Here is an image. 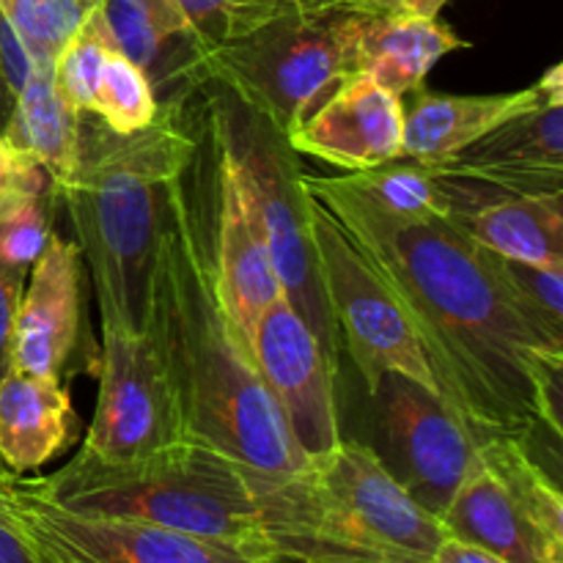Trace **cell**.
Instances as JSON below:
<instances>
[{"label": "cell", "mask_w": 563, "mask_h": 563, "mask_svg": "<svg viewBox=\"0 0 563 563\" xmlns=\"http://www.w3.org/2000/svg\"><path fill=\"white\" fill-rule=\"evenodd\" d=\"M308 198L344 229L399 302L443 405L476 443L561 440L563 346L544 339L484 264L476 242L443 218H394L344 176L300 174Z\"/></svg>", "instance_id": "obj_1"}, {"label": "cell", "mask_w": 563, "mask_h": 563, "mask_svg": "<svg viewBox=\"0 0 563 563\" xmlns=\"http://www.w3.org/2000/svg\"><path fill=\"white\" fill-rule=\"evenodd\" d=\"M209 132L168 190L146 333L179 410L181 434L262 476H297L302 456L256 368L251 344L225 306L212 256Z\"/></svg>", "instance_id": "obj_2"}, {"label": "cell", "mask_w": 563, "mask_h": 563, "mask_svg": "<svg viewBox=\"0 0 563 563\" xmlns=\"http://www.w3.org/2000/svg\"><path fill=\"white\" fill-rule=\"evenodd\" d=\"M196 143L179 102L159 108L135 135L82 126L80 119L77 168L55 196L69 212L102 324L146 333L170 181Z\"/></svg>", "instance_id": "obj_3"}, {"label": "cell", "mask_w": 563, "mask_h": 563, "mask_svg": "<svg viewBox=\"0 0 563 563\" xmlns=\"http://www.w3.org/2000/svg\"><path fill=\"white\" fill-rule=\"evenodd\" d=\"M27 487L49 504L88 517L148 522L207 539L245 559L280 563L269 531L267 476L198 440L181 438L135 460L71 456Z\"/></svg>", "instance_id": "obj_4"}, {"label": "cell", "mask_w": 563, "mask_h": 563, "mask_svg": "<svg viewBox=\"0 0 563 563\" xmlns=\"http://www.w3.org/2000/svg\"><path fill=\"white\" fill-rule=\"evenodd\" d=\"M355 11L311 3L198 53L192 86L223 88L289 137L355 71Z\"/></svg>", "instance_id": "obj_5"}, {"label": "cell", "mask_w": 563, "mask_h": 563, "mask_svg": "<svg viewBox=\"0 0 563 563\" xmlns=\"http://www.w3.org/2000/svg\"><path fill=\"white\" fill-rule=\"evenodd\" d=\"M207 126L251 203L286 302L306 319L330 361L341 368L339 333L330 317L311 236V207L300 185V154L289 146V137L225 91L209 97Z\"/></svg>", "instance_id": "obj_6"}, {"label": "cell", "mask_w": 563, "mask_h": 563, "mask_svg": "<svg viewBox=\"0 0 563 563\" xmlns=\"http://www.w3.org/2000/svg\"><path fill=\"white\" fill-rule=\"evenodd\" d=\"M308 207L330 317L339 333L341 352L355 363L366 394L372 396L377 390L385 374H405L440 396L427 355L399 302L363 262L333 214L313 198H308Z\"/></svg>", "instance_id": "obj_7"}, {"label": "cell", "mask_w": 563, "mask_h": 563, "mask_svg": "<svg viewBox=\"0 0 563 563\" xmlns=\"http://www.w3.org/2000/svg\"><path fill=\"white\" fill-rule=\"evenodd\" d=\"M368 399L377 407L379 445L390 476L440 520L478 462V443L438 394L405 374H385Z\"/></svg>", "instance_id": "obj_8"}, {"label": "cell", "mask_w": 563, "mask_h": 563, "mask_svg": "<svg viewBox=\"0 0 563 563\" xmlns=\"http://www.w3.org/2000/svg\"><path fill=\"white\" fill-rule=\"evenodd\" d=\"M181 438L174 390L152 335L102 324L97 405L80 449L99 460L124 462Z\"/></svg>", "instance_id": "obj_9"}, {"label": "cell", "mask_w": 563, "mask_h": 563, "mask_svg": "<svg viewBox=\"0 0 563 563\" xmlns=\"http://www.w3.org/2000/svg\"><path fill=\"white\" fill-rule=\"evenodd\" d=\"M0 498L31 542L69 563H264L170 528L75 515L9 471H0Z\"/></svg>", "instance_id": "obj_10"}, {"label": "cell", "mask_w": 563, "mask_h": 563, "mask_svg": "<svg viewBox=\"0 0 563 563\" xmlns=\"http://www.w3.org/2000/svg\"><path fill=\"white\" fill-rule=\"evenodd\" d=\"M251 350L302 456L317 462L333 451L344 440L335 401L339 366L286 297H278L258 317Z\"/></svg>", "instance_id": "obj_11"}, {"label": "cell", "mask_w": 563, "mask_h": 563, "mask_svg": "<svg viewBox=\"0 0 563 563\" xmlns=\"http://www.w3.org/2000/svg\"><path fill=\"white\" fill-rule=\"evenodd\" d=\"M438 174L467 179L493 196H561L563 192V82L528 113L478 137Z\"/></svg>", "instance_id": "obj_12"}, {"label": "cell", "mask_w": 563, "mask_h": 563, "mask_svg": "<svg viewBox=\"0 0 563 563\" xmlns=\"http://www.w3.org/2000/svg\"><path fill=\"white\" fill-rule=\"evenodd\" d=\"M405 99L363 71H352L289 135L297 154H308L344 174L377 168L401 157Z\"/></svg>", "instance_id": "obj_13"}, {"label": "cell", "mask_w": 563, "mask_h": 563, "mask_svg": "<svg viewBox=\"0 0 563 563\" xmlns=\"http://www.w3.org/2000/svg\"><path fill=\"white\" fill-rule=\"evenodd\" d=\"M209 132V126H207ZM214 152L212 168V256L218 269L220 289L231 317L240 324L247 344L253 341L258 317L284 297L275 275L267 242L251 212L245 192L236 181L229 157L209 132Z\"/></svg>", "instance_id": "obj_14"}, {"label": "cell", "mask_w": 563, "mask_h": 563, "mask_svg": "<svg viewBox=\"0 0 563 563\" xmlns=\"http://www.w3.org/2000/svg\"><path fill=\"white\" fill-rule=\"evenodd\" d=\"M80 328V251L77 242L49 236L20 295L11 333V368L60 379Z\"/></svg>", "instance_id": "obj_15"}, {"label": "cell", "mask_w": 563, "mask_h": 563, "mask_svg": "<svg viewBox=\"0 0 563 563\" xmlns=\"http://www.w3.org/2000/svg\"><path fill=\"white\" fill-rule=\"evenodd\" d=\"M555 82H563L561 64L520 91L440 93L418 88L405 97L401 157L423 165L445 163L504 121L537 108Z\"/></svg>", "instance_id": "obj_16"}, {"label": "cell", "mask_w": 563, "mask_h": 563, "mask_svg": "<svg viewBox=\"0 0 563 563\" xmlns=\"http://www.w3.org/2000/svg\"><path fill=\"white\" fill-rule=\"evenodd\" d=\"M443 181L449 223L495 256L539 267H563L561 196H478Z\"/></svg>", "instance_id": "obj_17"}, {"label": "cell", "mask_w": 563, "mask_h": 563, "mask_svg": "<svg viewBox=\"0 0 563 563\" xmlns=\"http://www.w3.org/2000/svg\"><path fill=\"white\" fill-rule=\"evenodd\" d=\"M451 539L482 548L509 563H563V544L544 537L504 484L476 462L462 487L440 515Z\"/></svg>", "instance_id": "obj_18"}, {"label": "cell", "mask_w": 563, "mask_h": 563, "mask_svg": "<svg viewBox=\"0 0 563 563\" xmlns=\"http://www.w3.org/2000/svg\"><path fill=\"white\" fill-rule=\"evenodd\" d=\"M77 418L60 379L11 368L0 383V467L14 476L38 471L69 449Z\"/></svg>", "instance_id": "obj_19"}, {"label": "cell", "mask_w": 563, "mask_h": 563, "mask_svg": "<svg viewBox=\"0 0 563 563\" xmlns=\"http://www.w3.org/2000/svg\"><path fill=\"white\" fill-rule=\"evenodd\" d=\"M465 47V38L440 20L355 14V71H363L401 99L423 88L440 58Z\"/></svg>", "instance_id": "obj_20"}, {"label": "cell", "mask_w": 563, "mask_h": 563, "mask_svg": "<svg viewBox=\"0 0 563 563\" xmlns=\"http://www.w3.org/2000/svg\"><path fill=\"white\" fill-rule=\"evenodd\" d=\"M97 9L115 53L141 66L152 86L159 77L192 86L198 47L174 0H99Z\"/></svg>", "instance_id": "obj_21"}, {"label": "cell", "mask_w": 563, "mask_h": 563, "mask_svg": "<svg viewBox=\"0 0 563 563\" xmlns=\"http://www.w3.org/2000/svg\"><path fill=\"white\" fill-rule=\"evenodd\" d=\"M80 113L58 97L53 86V66H36L22 91L11 102L9 121L0 135L38 163L53 187L71 179L80 157Z\"/></svg>", "instance_id": "obj_22"}, {"label": "cell", "mask_w": 563, "mask_h": 563, "mask_svg": "<svg viewBox=\"0 0 563 563\" xmlns=\"http://www.w3.org/2000/svg\"><path fill=\"white\" fill-rule=\"evenodd\" d=\"M407 159V157H405ZM363 198L379 207L394 218H449L451 201L443 181L434 174L432 165L416 163V159H390L377 168L357 170V174H341Z\"/></svg>", "instance_id": "obj_23"}, {"label": "cell", "mask_w": 563, "mask_h": 563, "mask_svg": "<svg viewBox=\"0 0 563 563\" xmlns=\"http://www.w3.org/2000/svg\"><path fill=\"white\" fill-rule=\"evenodd\" d=\"M478 251H482L489 273L511 297L517 311L544 339L563 346V267H539V264L495 256L484 247H478Z\"/></svg>", "instance_id": "obj_24"}, {"label": "cell", "mask_w": 563, "mask_h": 563, "mask_svg": "<svg viewBox=\"0 0 563 563\" xmlns=\"http://www.w3.org/2000/svg\"><path fill=\"white\" fill-rule=\"evenodd\" d=\"M185 16L198 53L236 42L267 22L311 3L328 0H174Z\"/></svg>", "instance_id": "obj_25"}, {"label": "cell", "mask_w": 563, "mask_h": 563, "mask_svg": "<svg viewBox=\"0 0 563 563\" xmlns=\"http://www.w3.org/2000/svg\"><path fill=\"white\" fill-rule=\"evenodd\" d=\"M159 113L157 93L146 71L121 53H110L93 93L91 115L113 135H135L146 130Z\"/></svg>", "instance_id": "obj_26"}, {"label": "cell", "mask_w": 563, "mask_h": 563, "mask_svg": "<svg viewBox=\"0 0 563 563\" xmlns=\"http://www.w3.org/2000/svg\"><path fill=\"white\" fill-rule=\"evenodd\" d=\"M97 5L99 0H0V14L25 42L36 64L53 66L55 55Z\"/></svg>", "instance_id": "obj_27"}, {"label": "cell", "mask_w": 563, "mask_h": 563, "mask_svg": "<svg viewBox=\"0 0 563 563\" xmlns=\"http://www.w3.org/2000/svg\"><path fill=\"white\" fill-rule=\"evenodd\" d=\"M113 42L104 27L102 14L93 9L88 20L77 27L75 36L64 44L53 60V86L58 97L69 104L75 113L88 115L97 93L99 77H102L104 60L113 53Z\"/></svg>", "instance_id": "obj_28"}, {"label": "cell", "mask_w": 563, "mask_h": 563, "mask_svg": "<svg viewBox=\"0 0 563 563\" xmlns=\"http://www.w3.org/2000/svg\"><path fill=\"white\" fill-rule=\"evenodd\" d=\"M55 187L44 185L16 196L0 212V269L25 280L36 258L47 247L49 212H53Z\"/></svg>", "instance_id": "obj_29"}, {"label": "cell", "mask_w": 563, "mask_h": 563, "mask_svg": "<svg viewBox=\"0 0 563 563\" xmlns=\"http://www.w3.org/2000/svg\"><path fill=\"white\" fill-rule=\"evenodd\" d=\"M53 185L49 176L44 174V168L38 163H33L27 154H22L20 148L11 146L3 135H0V212L14 201L16 196L27 190H36V187Z\"/></svg>", "instance_id": "obj_30"}, {"label": "cell", "mask_w": 563, "mask_h": 563, "mask_svg": "<svg viewBox=\"0 0 563 563\" xmlns=\"http://www.w3.org/2000/svg\"><path fill=\"white\" fill-rule=\"evenodd\" d=\"M36 66L44 64L33 60L31 49L16 36L14 27L5 22V16L0 14V86H3V93L9 97V102H14V97L22 91L27 77L36 71Z\"/></svg>", "instance_id": "obj_31"}, {"label": "cell", "mask_w": 563, "mask_h": 563, "mask_svg": "<svg viewBox=\"0 0 563 563\" xmlns=\"http://www.w3.org/2000/svg\"><path fill=\"white\" fill-rule=\"evenodd\" d=\"M344 11L368 16H418V20H438L443 5L451 0H328Z\"/></svg>", "instance_id": "obj_32"}, {"label": "cell", "mask_w": 563, "mask_h": 563, "mask_svg": "<svg viewBox=\"0 0 563 563\" xmlns=\"http://www.w3.org/2000/svg\"><path fill=\"white\" fill-rule=\"evenodd\" d=\"M22 284L25 280L0 269V383L11 372V333H14V311L22 295Z\"/></svg>", "instance_id": "obj_33"}, {"label": "cell", "mask_w": 563, "mask_h": 563, "mask_svg": "<svg viewBox=\"0 0 563 563\" xmlns=\"http://www.w3.org/2000/svg\"><path fill=\"white\" fill-rule=\"evenodd\" d=\"M0 563H42L36 544L25 537L0 498Z\"/></svg>", "instance_id": "obj_34"}, {"label": "cell", "mask_w": 563, "mask_h": 563, "mask_svg": "<svg viewBox=\"0 0 563 563\" xmlns=\"http://www.w3.org/2000/svg\"><path fill=\"white\" fill-rule=\"evenodd\" d=\"M432 563H509V561L498 559V555L487 553V550L482 548H473V544L460 542V539L445 537L443 542H440V548L434 550Z\"/></svg>", "instance_id": "obj_35"}, {"label": "cell", "mask_w": 563, "mask_h": 563, "mask_svg": "<svg viewBox=\"0 0 563 563\" xmlns=\"http://www.w3.org/2000/svg\"><path fill=\"white\" fill-rule=\"evenodd\" d=\"M306 563H396V561H379V559H339V561H306Z\"/></svg>", "instance_id": "obj_36"}, {"label": "cell", "mask_w": 563, "mask_h": 563, "mask_svg": "<svg viewBox=\"0 0 563 563\" xmlns=\"http://www.w3.org/2000/svg\"><path fill=\"white\" fill-rule=\"evenodd\" d=\"M33 544H36V542H33ZM36 550H38V555H42V563H69V561L60 559V555H55V553H49V550L38 548V544H36Z\"/></svg>", "instance_id": "obj_37"}, {"label": "cell", "mask_w": 563, "mask_h": 563, "mask_svg": "<svg viewBox=\"0 0 563 563\" xmlns=\"http://www.w3.org/2000/svg\"><path fill=\"white\" fill-rule=\"evenodd\" d=\"M0 97H5V93H3V86H0ZM5 99H9V97H5Z\"/></svg>", "instance_id": "obj_38"}]
</instances>
